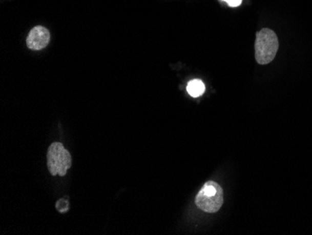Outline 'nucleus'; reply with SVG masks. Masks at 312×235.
Wrapping results in <instances>:
<instances>
[{"label":"nucleus","mask_w":312,"mask_h":235,"mask_svg":"<svg viewBox=\"0 0 312 235\" xmlns=\"http://www.w3.org/2000/svg\"><path fill=\"white\" fill-rule=\"evenodd\" d=\"M51 41V34L46 27L37 26L32 28L27 38L28 48L34 51L43 50L47 46Z\"/></svg>","instance_id":"4"},{"label":"nucleus","mask_w":312,"mask_h":235,"mask_svg":"<svg viewBox=\"0 0 312 235\" xmlns=\"http://www.w3.org/2000/svg\"><path fill=\"white\" fill-rule=\"evenodd\" d=\"M255 59L260 65L269 64L275 58L279 50V40L269 28H263L256 33L254 43Z\"/></svg>","instance_id":"1"},{"label":"nucleus","mask_w":312,"mask_h":235,"mask_svg":"<svg viewBox=\"0 0 312 235\" xmlns=\"http://www.w3.org/2000/svg\"><path fill=\"white\" fill-rule=\"evenodd\" d=\"M222 1L226 2L227 5L230 7H238L242 2V0H222Z\"/></svg>","instance_id":"7"},{"label":"nucleus","mask_w":312,"mask_h":235,"mask_svg":"<svg viewBox=\"0 0 312 235\" xmlns=\"http://www.w3.org/2000/svg\"><path fill=\"white\" fill-rule=\"evenodd\" d=\"M187 92L193 97H198L204 94L205 85L203 84L201 80H198V79L191 81L187 86Z\"/></svg>","instance_id":"5"},{"label":"nucleus","mask_w":312,"mask_h":235,"mask_svg":"<svg viewBox=\"0 0 312 235\" xmlns=\"http://www.w3.org/2000/svg\"><path fill=\"white\" fill-rule=\"evenodd\" d=\"M56 208L61 213L67 212L69 210V202L66 201L65 199L59 200L58 202L56 203Z\"/></svg>","instance_id":"6"},{"label":"nucleus","mask_w":312,"mask_h":235,"mask_svg":"<svg viewBox=\"0 0 312 235\" xmlns=\"http://www.w3.org/2000/svg\"><path fill=\"white\" fill-rule=\"evenodd\" d=\"M222 203L223 191L216 182H206L196 195V206L206 213H216L222 207Z\"/></svg>","instance_id":"2"},{"label":"nucleus","mask_w":312,"mask_h":235,"mask_svg":"<svg viewBox=\"0 0 312 235\" xmlns=\"http://www.w3.org/2000/svg\"><path fill=\"white\" fill-rule=\"evenodd\" d=\"M47 165L51 174L65 177L71 167V155L60 143L50 145L47 153Z\"/></svg>","instance_id":"3"}]
</instances>
